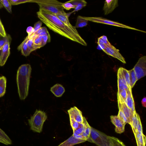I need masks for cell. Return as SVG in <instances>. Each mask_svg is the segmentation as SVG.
Returning <instances> with one entry per match:
<instances>
[{
	"label": "cell",
	"mask_w": 146,
	"mask_h": 146,
	"mask_svg": "<svg viewBox=\"0 0 146 146\" xmlns=\"http://www.w3.org/2000/svg\"><path fill=\"white\" fill-rule=\"evenodd\" d=\"M38 17L50 29L73 41L83 46L87 43L79 34L76 28H71L63 23L55 15L39 9Z\"/></svg>",
	"instance_id": "cell-1"
},
{
	"label": "cell",
	"mask_w": 146,
	"mask_h": 146,
	"mask_svg": "<svg viewBox=\"0 0 146 146\" xmlns=\"http://www.w3.org/2000/svg\"><path fill=\"white\" fill-rule=\"evenodd\" d=\"M31 70L29 64L21 65L18 70L17 82L18 94L21 100H25L28 96Z\"/></svg>",
	"instance_id": "cell-2"
},
{
	"label": "cell",
	"mask_w": 146,
	"mask_h": 146,
	"mask_svg": "<svg viewBox=\"0 0 146 146\" xmlns=\"http://www.w3.org/2000/svg\"><path fill=\"white\" fill-rule=\"evenodd\" d=\"M40 9L55 15L65 12L62 7L63 3L55 0H34Z\"/></svg>",
	"instance_id": "cell-3"
},
{
	"label": "cell",
	"mask_w": 146,
	"mask_h": 146,
	"mask_svg": "<svg viewBox=\"0 0 146 146\" xmlns=\"http://www.w3.org/2000/svg\"><path fill=\"white\" fill-rule=\"evenodd\" d=\"M47 118L45 112L36 110L33 115L28 120L31 129L34 132L41 133L42 131L44 123Z\"/></svg>",
	"instance_id": "cell-4"
},
{
	"label": "cell",
	"mask_w": 146,
	"mask_h": 146,
	"mask_svg": "<svg viewBox=\"0 0 146 146\" xmlns=\"http://www.w3.org/2000/svg\"><path fill=\"white\" fill-rule=\"evenodd\" d=\"M87 141L95 143L99 146H111L109 136L92 127Z\"/></svg>",
	"instance_id": "cell-5"
},
{
	"label": "cell",
	"mask_w": 146,
	"mask_h": 146,
	"mask_svg": "<svg viewBox=\"0 0 146 146\" xmlns=\"http://www.w3.org/2000/svg\"><path fill=\"white\" fill-rule=\"evenodd\" d=\"M83 17L84 18L88 21H91L94 22L107 24L119 27L137 31L145 33H146L145 31L138 29L136 28L130 27L123 24L113 21L109 20L101 17Z\"/></svg>",
	"instance_id": "cell-6"
},
{
	"label": "cell",
	"mask_w": 146,
	"mask_h": 146,
	"mask_svg": "<svg viewBox=\"0 0 146 146\" xmlns=\"http://www.w3.org/2000/svg\"><path fill=\"white\" fill-rule=\"evenodd\" d=\"M137 80L146 75V56L141 57L133 68Z\"/></svg>",
	"instance_id": "cell-7"
},
{
	"label": "cell",
	"mask_w": 146,
	"mask_h": 146,
	"mask_svg": "<svg viewBox=\"0 0 146 146\" xmlns=\"http://www.w3.org/2000/svg\"><path fill=\"white\" fill-rule=\"evenodd\" d=\"M108 55L116 58L124 64H126L125 59L119 52V50L112 45L106 46L103 50Z\"/></svg>",
	"instance_id": "cell-8"
},
{
	"label": "cell",
	"mask_w": 146,
	"mask_h": 146,
	"mask_svg": "<svg viewBox=\"0 0 146 146\" xmlns=\"http://www.w3.org/2000/svg\"><path fill=\"white\" fill-rule=\"evenodd\" d=\"M69 117L73 118L79 123H82L83 117L82 111L77 107L74 106L68 110Z\"/></svg>",
	"instance_id": "cell-9"
},
{
	"label": "cell",
	"mask_w": 146,
	"mask_h": 146,
	"mask_svg": "<svg viewBox=\"0 0 146 146\" xmlns=\"http://www.w3.org/2000/svg\"><path fill=\"white\" fill-rule=\"evenodd\" d=\"M111 122L115 126V131L118 133H121L124 131L125 126L126 124L116 115L110 116Z\"/></svg>",
	"instance_id": "cell-10"
},
{
	"label": "cell",
	"mask_w": 146,
	"mask_h": 146,
	"mask_svg": "<svg viewBox=\"0 0 146 146\" xmlns=\"http://www.w3.org/2000/svg\"><path fill=\"white\" fill-rule=\"evenodd\" d=\"M10 43H6L0 50V66H3L10 54Z\"/></svg>",
	"instance_id": "cell-11"
},
{
	"label": "cell",
	"mask_w": 146,
	"mask_h": 146,
	"mask_svg": "<svg viewBox=\"0 0 146 146\" xmlns=\"http://www.w3.org/2000/svg\"><path fill=\"white\" fill-rule=\"evenodd\" d=\"M117 0H106L105 1L103 7L104 14L107 15L112 12L118 6Z\"/></svg>",
	"instance_id": "cell-12"
},
{
	"label": "cell",
	"mask_w": 146,
	"mask_h": 146,
	"mask_svg": "<svg viewBox=\"0 0 146 146\" xmlns=\"http://www.w3.org/2000/svg\"><path fill=\"white\" fill-rule=\"evenodd\" d=\"M117 76L118 86L117 93H119L124 89H125L127 91L129 90L124 78L119 68L117 71Z\"/></svg>",
	"instance_id": "cell-13"
},
{
	"label": "cell",
	"mask_w": 146,
	"mask_h": 146,
	"mask_svg": "<svg viewBox=\"0 0 146 146\" xmlns=\"http://www.w3.org/2000/svg\"><path fill=\"white\" fill-rule=\"evenodd\" d=\"M86 141L85 140L76 138L72 135L58 146H73L75 145L85 142Z\"/></svg>",
	"instance_id": "cell-14"
},
{
	"label": "cell",
	"mask_w": 146,
	"mask_h": 146,
	"mask_svg": "<svg viewBox=\"0 0 146 146\" xmlns=\"http://www.w3.org/2000/svg\"><path fill=\"white\" fill-rule=\"evenodd\" d=\"M121 106L123 111L127 119V123L131 125L134 112L127 106L125 103L121 104Z\"/></svg>",
	"instance_id": "cell-15"
},
{
	"label": "cell",
	"mask_w": 146,
	"mask_h": 146,
	"mask_svg": "<svg viewBox=\"0 0 146 146\" xmlns=\"http://www.w3.org/2000/svg\"><path fill=\"white\" fill-rule=\"evenodd\" d=\"M50 91L56 97H59L62 95L65 90L62 85L57 84L51 88Z\"/></svg>",
	"instance_id": "cell-16"
},
{
	"label": "cell",
	"mask_w": 146,
	"mask_h": 146,
	"mask_svg": "<svg viewBox=\"0 0 146 146\" xmlns=\"http://www.w3.org/2000/svg\"><path fill=\"white\" fill-rule=\"evenodd\" d=\"M127 92V96L125 103L130 109L134 112L136 111L132 91L128 90Z\"/></svg>",
	"instance_id": "cell-17"
},
{
	"label": "cell",
	"mask_w": 146,
	"mask_h": 146,
	"mask_svg": "<svg viewBox=\"0 0 146 146\" xmlns=\"http://www.w3.org/2000/svg\"><path fill=\"white\" fill-rule=\"evenodd\" d=\"M69 1L76 7L72 12L69 13L70 14L82 9L85 7L87 4V2L84 0H72Z\"/></svg>",
	"instance_id": "cell-18"
},
{
	"label": "cell",
	"mask_w": 146,
	"mask_h": 146,
	"mask_svg": "<svg viewBox=\"0 0 146 146\" xmlns=\"http://www.w3.org/2000/svg\"><path fill=\"white\" fill-rule=\"evenodd\" d=\"M28 38L26 37L23 42L18 46L17 49L21 50L22 54L25 56H29L31 52L27 44Z\"/></svg>",
	"instance_id": "cell-19"
},
{
	"label": "cell",
	"mask_w": 146,
	"mask_h": 146,
	"mask_svg": "<svg viewBox=\"0 0 146 146\" xmlns=\"http://www.w3.org/2000/svg\"><path fill=\"white\" fill-rule=\"evenodd\" d=\"M69 13L66 12L55 15L56 17L63 23L67 26L71 27L74 28V26H72L70 23L68 19Z\"/></svg>",
	"instance_id": "cell-20"
},
{
	"label": "cell",
	"mask_w": 146,
	"mask_h": 146,
	"mask_svg": "<svg viewBox=\"0 0 146 146\" xmlns=\"http://www.w3.org/2000/svg\"><path fill=\"white\" fill-rule=\"evenodd\" d=\"M0 142L7 145L12 144V141L10 138L1 128H0Z\"/></svg>",
	"instance_id": "cell-21"
},
{
	"label": "cell",
	"mask_w": 146,
	"mask_h": 146,
	"mask_svg": "<svg viewBox=\"0 0 146 146\" xmlns=\"http://www.w3.org/2000/svg\"><path fill=\"white\" fill-rule=\"evenodd\" d=\"M139 115L136 111L134 112L132 122L131 126L134 134L137 131L138 126L139 118Z\"/></svg>",
	"instance_id": "cell-22"
},
{
	"label": "cell",
	"mask_w": 146,
	"mask_h": 146,
	"mask_svg": "<svg viewBox=\"0 0 146 146\" xmlns=\"http://www.w3.org/2000/svg\"><path fill=\"white\" fill-rule=\"evenodd\" d=\"M119 69L124 78L129 90L132 91V89L130 86L129 75L128 70L123 67H120Z\"/></svg>",
	"instance_id": "cell-23"
},
{
	"label": "cell",
	"mask_w": 146,
	"mask_h": 146,
	"mask_svg": "<svg viewBox=\"0 0 146 146\" xmlns=\"http://www.w3.org/2000/svg\"><path fill=\"white\" fill-rule=\"evenodd\" d=\"M88 21L84 18L83 16L79 15L77 17L76 24L74 27L76 28H82L85 27L87 25Z\"/></svg>",
	"instance_id": "cell-24"
},
{
	"label": "cell",
	"mask_w": 146,
	"mask_h": 146,
	"mask_svg": "<svg viewBox=\"0 0 146 146\" xmlns=\"http://www.w3.org/2000/svg\"><path fill=\"white\" fill-rule=\"evenodd\" d=\"M6 78L4 76L0 77V98L5 94L6 86Z\"/></svg>",
	"instance_id": "cell-25"
},
{
	"label": "cell",
	"mask_w": 146,
	"mask_h": 146,
	"mask_svg": "<svg viewBox=\"0 0 146 146\" xmlns=\"http://www.w3.org/2000/svg\"><path fill=\"white\" fill-rule=\"evenodd\" d=\"M127 96V92L125 89L123 90L119 93H117L118 102L121 104L125 103Z\"/></svg>",
	"instance_id": "cell-26"
},
{
	"label": "cell",
	"mask_w": 146,
	"mask_h": 146,
	"mask_svg": "<svg viewBox=\"0 0 146 146\" xmlns=\"http://www.w3.org/2000/svg\"><path fill=\"white\" fill-rule=\"evenodd\" d=\"M128 71L129 75L130 86L132 89L137 80L133 68Z\"/></svg>",
	"instance_id": "cell-27"
},
{
	"label": "cell",
	"mask_w": 146,
	"mask_h": 146,
	"mask_svg": "<svg viewBox=\"0 0 146 146\" xmlns=\"http://www.w3.org/2000/svg\"><path fill=\"white\" fill-rule=\"evenodd\" d=\"M33 42L36 49L41 47L42 43V35H38L35 36L33 38Z\"/></svg>",
	"instance_id": "cell-28"
},
{
	"label": "cell",
	"mask_w": 146,
	"mask_h": 146,
	"mask_svg": "<svg viewBox=\"0 0 146 146\" xmlns=\"http://www.w3.org/2000/svg\"><path fill=\"white\" fill-rule=\"evenodd\" d=\"M11 38L9 35H7L5 37H3L0 35V50L7 42L10 43Z\"/></svg>",
	"instance_id": "cell-29"
},
{
	"label": "cell",
	"mask_w": 146,
	"mask_h": 146,
	"mask_svg": "<svg viewBox=\"0 0 146 146\" xmlns=\"http://www.w3.org/2000/svg\"><path fill=\"white\" fill-rule=\"evenodd\" d=\"M134 135L135 139H137L141 145L145 146L146 143V137L143 134H141L139 133L138 131H136Z\"/></svg>",
	"instance_id": "cell-30"
},
{
	"label": "cell",
	"mask_w": 146,
	"mask_h": 146,
	"mask_svg": "<svg viewBox=\"0 0 146 146\" xmlns=\"http://www.w3.org/2000/svg\"><path fill=\"white\" fill-rule=\"evenodd\" d=\"M118 104L119 112L117 116L121 120L126 124L127 123V119L123 111L121 106V104L119 102H118Z\"/></svg>",
	"instance_id": "cell-31"
},
{
	"label": "cell",
	"mask_w": 146,
	"mask_h": 146,
	"mask_svg": "<svg viewBox=\"0 0 146 146\" xmlns=\"http://www.w3.org/2000/svg\"><path fill=\"white\" fill-rule=\"evenodd\" d=\"M38 35H46L48 36L50 35L46 28V27H41L36 31L32 34L29 37H28L27 36V37L28 38L32 36H36Z\"/></svg>",
	"instance_id": "cell-32"
},
{
	"label": "cell",
	"mask_w": 146,
	"mask_h": 146,
	"mask_svg": "<svg viewBox=\"0 0 146 146\" xmlns=\"http://www.w3.org/2000/svg\"><path fill=\"white\" fill-rule=\"evenodd\" d=\"M3 6L7 11L10 13H12L11 5L10 3L9 0H0Z\"/></svg>",
	"instance_id": "cell-33"
},
{
	"label": "cell",
	"mask_w": 146,
	"mask_h": 146,
	"mask_svg": "<svg viewBox=\"0 0 146 146\" xmlns=\"http://www.w3.org/2000/svg\"><path fill=\"white\" fill-rule=\"evenodd\" d=\"M11 5H16L21 4L28 3L33 2L34 0H9Z\"/></svg>",
	"instance_id": "cell-34"
},
{
	"label": "cell",
	"mask_w": 146,
	"mask_h": 146,
	"mask_svg": "<svg viewBox=\"0 0 146 146\" xmlns=\"http://www.w3.org/2000/svg\"><path fill=\"white\" fill-rule=\"evenodd\" d=\"M83 123L85 127L84 132L89 137L90 133L91 127L85 118L84 117Z\"/></svg>",
	"instance_id": "cell-35"
},
{
	"label": "cell",
	"mask_w": 146,
	"mask_h": 146,
	"mask_svg": "<svg viewBox=\"0 0 146 146\" xmlns=\"http://www.w3.org/2000/svg\"><path fill=\"white\" fill-rule=\"evenodd\" d=\"M85 127L83 123H79V127L76 129L73 130V133L76 135H81L82 133L84 131Z\"/></svg>",
	"instance_id": "cell-36"
},
{
	"label": "cell",
	"mask_w": 146,
	"mask_h": 146,
	"mask_svg": "<svg viewBox=\"0 0 146 146\" xmlns=\"http://www.w3.org/2000/svg\"><path fill=\"white\" fill-rule=\"evenodd\" d=\"M27 44L31 52L36 50L34 43L33 38H28Z\"/></svg>",
	"instance_id": "cell-37"
},
{
	"label": "cell",
	"mask_w": 146,
	"mask_h": 146,
	"mask_svg": "<svg viewBox=\"0 0 146 146\" xmlns=\"http://www.w3.org/2000/svg\"><path fill=\"white\" fill-rule=\"evenodd\" d=\"M62 7L64 9L66 10H69L71 9H75L76 7L73 5L69 1H68L64 3H63L62 4Z\"/></svg>",
	"instance_id": "cell-38"
},
{
	"label": "cell",
	"mask_w": 146,
	"mask_h": 146,
	"mask_svg": "<svg viewBox=\"0 0 146 146\" xmlns=\"http://www.w3.org/2000/svg\"><path fill=\"white\" fill-rule=\"evenodd\" d=\"M42 23V22L40 21H39L36 22L34 25V26L33 27V33L30 36H28L27 37H29L32 34L35 33L36 31L39 29L41 27V26Z\"/></svg>",
	"instance_id": "cell-39"
},
{
	"label": "cell",
	"mask_w": 146,
	"mask_h": 146,
	"mask_svg": "<svg viewBox=\"0 0 146 146\" xmlns=\"http://www.w3.org/2000/svg\"><path fill=\"white\" fill-rule=\"evenodd\" d=\"M70 124L73 130L77 129L79 126V123L73 118L69 117Z\"/></svg>",
	"instance_id": "cell-40"
},
{
	"label": "cell",
	"mask_w": 146,
	"mask_h": 146,
	"mask_svg": "<svg viewBox=\"0 0 146 146\" xmlns=\"http://www.w3.org/2000/svg\"><path fill=\"white\" fill-rule=\"evenodd\" d=\"M42 47L44 46L47 42H50V36L46 35H42Z\"/></svg>",
	"instance_id": "cell-41"
},
{
	"label": "cell",
	"mask_w": 146,
	"mask_h": 146,
	"mask_svg": "<svg viewBox=\"0 0 146 146\" xmlns=\"http://www.w3.org/2000/svg\"><path fill=\"white\" fill-rule=\"evenodd\" d=\"M0 35L3 37L7 35L4 27L0 19Z\"/></svg>",
	"instance_id": "cell-42"
},
{
	"label": "cell",
	"mask_w": 146,
	"mask_h": 146,
	"mask_svg": "<svg viewBox=\"0 0 146 146\" xmlns=\"http://www.w3.org/2000/svg\"><path fill=\"white\" fill-rule=\"evenodd\" d=\"M97 43L98 45L102 50L104 49L106 46V45L100 37L98 38Z\"/></svg>",
	"instance_id": "cell-43"
},
{
	"label": "cell",
	"mask_w": 146,
	"mask_h": 146,
	"mask_svg": "<svg viewBox=\"0 0 146 146\" xmlns=\"http://www.w3.org/2000/svg\"><path fill=\"white\" fill-rule=\"evenodd\" d=\"M100 37L103 41L106 46H109L111 45L108 40L106 36L103 35Z\"/></svg>",
	"instance_id": "cell-44"
},
{
	"label": "cell",
	"mask_w": 146,
	"mask_h": 146,
	"mask_svg": "<svg viewBox=\"0 0 146 146\" xmlns=\"http://www.w3.org/2000/svg\"><path fill=\"white\" fill-rule=\"evenodd\" d=\"M137 130L140 134H143V132L140 117L139 118L138 123Z\"/></svg>",
	"instance_id": "cell-45"
},
{
	"label": "cell",
	"mask_w": 146,
	"mask_h": 146,
	"mask_svg": "<svg viewBox=\"0 0 146 146\" xmlns=\"http://www.w3.org/2000/svg\"><path fill=\"white\" fill-rule=\"evenodd\" d=\"M27 32L28 34L27 36H29L31 35L33 32V27H29L27 29Z\"/></svg>",
	"instance_id": "cell-46"
},
{
	"label": "cell",
	"mask_w": 146,
	"mask_h": 146,
	"mask_svg": "<svg viewBox=\"0 0 146 146\" xmlns=\"http://www.w3.org/2000/svg\"><path fill=\"white\" fill-rule=\"evenodd\" d=\"M141 103L142 106L145 108L146 107V97H144L142 99L141 101Z\"/></svg>",
	"instance_id": "cell-47"
},
{
	"label": "cell",
	"mask_w": 146,
	"mask_h": 146,
	"mask_svg": "<svg viewBox=\"0 0 146 146\" xmlns=\"http://www.w3.org/2000/svg\"><path fill=\"white\" fill-rule=\"evenodd\" d=\"M136 139V141L137 144V146H145L143 145H141V144H140V143L139 142L138 140H137V139Z\"/></svg>",
	"instance_id": "cell-48"
},
{
	"label": "cell",
	"mask_w": 146,
	"mask_h": 146,
	"mask_svg": "<svg viewBox=\"0 0 146 146\" xmlns=\"http://www.w3.org/2000/svg\"><path fill=\"white\" fill-rule=\"evenodd\" d=\"M3 6L0 2V9L3 7Z\"/></svg>",
	"instance_id": "cell-49"
}]
</instances>
